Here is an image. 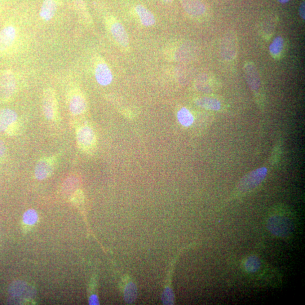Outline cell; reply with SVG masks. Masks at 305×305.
Returning <instances> with one entry per match:
<instances>
[{
	"label": "cell",
	"mask_w": 305,
	"mask_h": 305,
	"mask_svg": "<svg viewBox=\"0 0 305 305\" xmlns=\"http://www.w3.org/2000/svg\"><path fill=\"white\" fill-rule=\"evenodd\" d=\"M76 138L78 147L81 151L87 154L95 152L97 147V137L91 126L88 125L78 126Z\"/></svg>",
	"instance_id": "obj_1"
},
{
	"label": "cell",
	"mask_w": 305,
	"mask_h": 305,
	"mask_svg": "<svg viewBox=\"0 0 305 305\" xmlns=\"http://www.w3.org/2000/svg\"><path fill=\"white\" fill-rule=\"evenodd\" d=\"M106 25L114 41L118 46L124 50H129L130 47L129 38L123 26L116 18L109 16L105 20Z\"/></svg>",
	"instance_id": "obj_2"
},
{
	"label": "cell",
	"mask_w": 305,
	"mask_h": 305,
	"mask_svg": "<svg viewBox=\"0 0 305 305\" xmlns=\"http://www.w3.org/2000/svg\"><path fill=\"white\" fill-rule=\"evenodd\" d=\"M42 104L44 116L48 120L53 122L59 121L60 113L58 101L56 92L53 88H48L44 90Z\"/></svg>",
	"instance_id": "obj_3"
},
{
	"label": "cell",
	"mask_w": 305,
	"mask_h": 305,
	"mask_svg": "<svg viewBox=\"0 0 305 305\" xmlns=\"http://www.w3.org/2000/svg\"><path fill=\"white\" fill-rule=\"evenodd\" d=\"M266 167H260L247 174L238 183L236 189L238 192L242 193L251 191L257 188L266 178L267 175Z\"/></svg>",
	"instance_id": "obj_4"
},
{
	"label": "cell",
	"mask_w": 305,
	"mask_h": 305,
	"mask_svg": "<svg viewBox=\"0 0 305 305\" xmlns=\"http://www.w3.org/2000/svg\"><path fill=\"white\" fill-rule=\"evenodd\" d=\"M67 98L69 112L72 116L78 117L85 114L87 110V102L81 90L73 88L69 92Z\"/></svg>",
	"instance_id": "obj_5"
},
{
	"label": "cell",
	"mask_w": 305,
	"mask_h": 305,
	"mask_svg": "<svg viewBox=\"0 0 305 305\" xmlns=\"http://www.w3.org/2000/svg\"><path fill=\"white\" fill-rule=\"evenodd\" d=\"M267 228L273 235L278 237H285L292 233L293 224L285 216H272L268 220Z\"/></svg>",
	"instance_id": "obj_6"
},
{
	"label": "cell",
	"mask_w": 305,
	"mask_h": 305,
	"mask_svg": "<svg viewBox=\"0 0 305 305\" xmlns=\"http://www.w3.org/2000/svg\"><path fill=\"white\" fill-rule=\"evenodd\" d=\"M19 116L17 113L10 109L0 110V132L13 135L20 129Z\"/></svg>",
	"instance_id": "obj_7"
},
{
	"label": "cell",
	"mask_w": 305,
	"mask_h": 305,
	"mask_svg": "<svg viewBox=\"0 0 305 305\" xmlns=\"http://www.w3.org/2000/svg\"><path fill=\"white\" fill-rule=\"evenodd\" d=\"M94 73L96 81L101 86H109L113 80V75L111 69L101 57H97L95 60Z\"/></svg>",
	"instance_id": "obj_8"
},
{
	"label": "cell",
	"mask_w": 305,
	"mask_h": 305,
	"mask_svg": "<svg viewBox=\"0 0 305 305\" xmlns=\"http://www.w3.org/2000/svg\"><path fill=\"white\" fill-rule=\"evenodd\" d=\"M16 88V78L11 70H6L0 75V98L10 99L14 95Z\"/></svg>",
	"instance_id": "obj_9"
},
{
	"label": "cell",
	"mask_w": 305,
	"mask_h": 305,
	"mask_svg": "<svg viewBox=\"0 0 305 305\" xmlns=\"http://www.w3.org/2000/svg\"><path fill=\"white\" fill-rule=\"evenodd\" d=\"M17 38L15 26L8 25L0 31V56L6 55L14 47Z\"/></svg>",
	"instance_id": "obj_10"
},
{
	"label": "cell",
	"mask_w": 305,
	"mask_h": 305,
	"mask_svg": "<svg viewBox=\"0 0 305 305\" xmlns=\"http://www.w3.org/2000/svg\"><path fill=\"white\" fill-rule=\"evenodd\" d=\"M54 157H44L37 163L35 168V175L39 180H43L50 176L54 171L56 163Z\"/></svg>",
	"instance_id": "obj_11"
},
{
	"label": "cell",
	"mask_w": 305,
	"mask_h": 305,
	"mask_svg": "<svg viewBox=\"0 0 305 305\" xmlns=\"http://www.w3.org/2000/svg\"><path fill=\"white\" fill-rule=\"evenodd\" d=\"M220 55L225 60L231 61L235 58L237 53V42L235 35H225L220 44Z\"/></svg>",
	"instance_id": "obj_12"
},
{
	"label": "cell",
	"mask_w": 305,
	"mask_h": 305,
	"mask_svg": "<svg viewBox=\"0 0 305 305\" xmlns=\"http://www.w3.org/2000/svg\"><path fill=\"white\" fill-rule=\"evenodd\" d=\"M244 69L246 80L250 90L254 92H258L260 86L258 71L254 64L251 63H246Z\"/></svg>",
	"instance_id": "obj_13"
},
{
	"label": "cell",
	"mask_w": 305,
	"mask_h": 305,
	"mask_svg": "<svg viewBox=\"0 0 305 305\" xmlns=\"http://www.w3.org/2000/svg\"><path fill=\"white\" fill-rule=\"evenodd\" d=\"M180 2L184 11L189 16L200 17L206 12L204 4L199 0H180Z\"/></svg>",
	"instance_id": "obj_14"
},
{
	"label": "cell",
	"mask_w": 305,
	"mask_h": 305,
	"mask_svg": "<svg viewBox=\"0 0 305 305\" xmlns=\"http://www.w3.org/2000/svg\"><path fill=\"white\" fill-rule=\"evenodd\" d=\"M60 2V0H44L39 13L41 19L44 21H50L55 17Z\"/></svg>",
	"instance_id": "obj_15"
},
{
	"label": "cell",
	"mask_w": 305,
	"mask_h": 305,
	"mask_svg": "<svg viewBox=\"0 0 305 305\" xmlns=\"http://www.w3.org/2000/svg\"><path fill=\"white\" fill-rule=\"evenodd\" d=\"M135 12L138 16L141 24L145 27H152L156 23L155 17L153 13L141 5L135 7Z\"/></svg>",
	"instance_id": "obj_16"
},
{
	"label": "cell",
	"mask_w": 305,
	"mask_h": 305,
	"mask_svg": "<svg viewBox=\"0 0 305 305\" xmlns=\"http://www.w3.org/2000/svg\"><path fill=\"white\" fill-rule=\"evenodd\" d=\"M195 104L199 107L213 111H218L221 108L220 101L212 97L199 98L195 101Z\"/></svg>",
	"instance_id": "obj_17"
},
{
	"label": "cell",
	"mask_w": 305,
	"mask_h": 305,
	"mask_svg": "<svg viewBox=\"0 0 305 305\" xmlns=\"http://www.w3.org/2000/svg\"><path fill=\"white\" fill-rule=\"evenodd\" d=\"M75 9L80 20L86 25H91L92 21L88 13L84 0H75Z\"/></svg>",
	"instance_id": "obj_18"
},
{
	"label": "cell",
	"mask_w": 305,
	"mask_h": 305,
	"mask_svg": "<svg viewBox=\"0 0 305 305\" xmlns=\"http://www.w3.org/2000/svg\"><path fill=\"white\" fill-rule=\"evenodd\" d=\"M177 117L181 125L184 127L191 126L194 122L192 114L185 108H182L179 110L177 114Z\"/></svg>",
	"instance_id": "obj_19"
},
{
	"label": "cell",
	"mask_w": 305,
	"mask_h": 305,
	"mask_svg": "<svg viewBox=\"0 0 305 305\" xmlns=\"http://www.w3.org/2000/svg\"><path fill=\"white\" fill-rule=\"evenodd\" d=\"M261 262L257 256L251 255L247 258L244 263L245 270L249 273H254L259 270Z\"/></svg>",
	"instance_id": "obj_20"
},
{
	"label": "cell",
	"mask_w": 305,
	"mask_h": 305,
	"mask_svg": "<svg viewBox=\"0 0 305 305\" xmlns=\"http://www.w3.org/2000/svg\"><path fill=\"white\" fill-rule=\"evenodd\" d=\"M283 48L284 40L281 37H278L273 40L271 45L269 46V50L273 56L276 57L281 54Z\"/></svg>",
	"instance_id": "obj_21"
},
{
	"label": "cell",
	"mask_w": 305,
	"mask_h": 305,
	"mask_svg": "<svg viewBox=\"0 0 305 305\" xmlns=\"http://www.w3.org/2000/svg\"><path fill=\"white\" fill-rule=\"evenodd\" d=\"M38 215L37 211L30 209L26 212L24 215V222L27 225H34L37 223Z\"/></svg>",
	"instance_id": "obj_22"
},
{
	"label": "cell",
	"mask_w": 305,
	"mask_h": 305,
	"mask_svg": "<svg viewBox=\"0 0 305 305\" xmlns=\"http://www.w3.org/2000/svg\"><path fill=\"white\" fill-rule=\"evenodd\" d=\"M7 151V147L5 143L0 140V158L5 155Z\"/></svg>",
	"instance_id": "obj_23"
},
{
	"label": "cell",
	"mask_w": 305,
	"mask_h": 305,
	"mask_svg": "<svg viewBox=\"0 0 305 305\" xmlns=\"http://www.w3.org/2000/svg\"><path fill=\"white\" fill-rule=\"evenodd\" d=\"M304 9H305L304 2H303L302 3V4H300V6L299 8V15L300 18H301V19L303 20H304V19H305Z\"/></svg>",
	"instance_id": "obj_24"
},
{
	"label": "cell",
	"mask_w": 305,
	"mask_h": 305,
	"mask_svg": "<svg viewBox=\"0 0 305 305\" xmlns=\"http://www.w3.org/2000/svg\"><path fill=\"white\" fill-rule=\"evenodd\" d=\"M98 299H97L96 295H93L90 298V303L91 304H98Z\"/></svg>",
	"instance_id": "obj_25"
},
{
	"label": "cell",
	"mask_w": 305,
	"mask_h": 305,
	"mask_svg": "<svg viewBox=\"0 0 305 305\" xmlns=\"http://www.w3.org/2000/svg\"><path fill=\"white\" fill-rule=\"evenodd\" d=\"M278 2H280L282 4H285L288 3L290 1V0H278Z\"/></svg>",
	"instance_id": "obj_26"
},
{
	"label": "cell",
	"mask_w": 305,
	"mask_h": 305,
	"mask_svg": "<svg viewBox=\"0 0 305 305\" xmlns=\"http://www.w3.org/2000/svg\"><path fill=\"white\" fill-rule=\"evenodd\" d=\"M162 1L166 3H171L173 0H162Z\"/></svg>",
	"instance_id": "obj_27"
},
{
	"label": "cell",
	"mask_w": 305,
	"mask_h": 305,
	"mask_svg": "<svg viewBox=\"0 0 305 305\" xmlns=\"http://www.w3.org/2000/svg\"><path fill=\"white\" fill-rule=\"evenodd\" d=\"M135 293V290L132 291V292H131V293ZM128 293H130V291H129V292H128ZM130 297H132V296H133V297H134V294H130Z\"/></svg>",
	"instance_id": "obj_28"
}]
</instances>
